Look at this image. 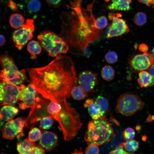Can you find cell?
Segmentation results:
<instances>
[{
	"mask_svg": "<svg viewBox=\"0 0 154 154\" xmlns=\"http://www.w3.org/2000/svg\"><path fill=\"white\" fill-rule=\"evenodd\" d=\"M95 102L100 108L103 117L108 112L109 108V102L108 100L101 96H98L96 98Z\"/></svg>",
	"mask_w": 154,
	"mask_h": 154,
	"instance_id": "cell-25",
	"label": "cell"
},
{
	"mask_svg": "<svg viewBox=\"0 0 154 154\" xmlns=\"http://www.w3.org/2000/svg\"><path fill=\"white\" fill-rule=\"evenodd\" d=\"M131 0H113L107 6V9L111 10L127 11L131 9Z\"/></svg>",
	"mask_w": 154,
	"mask_h": 154,
	"instance_id": "cell-18",
	"label": "cell"
},
{
	"mask_svg": "<svg viewBox=\"0 0 154 154\" xmlns=\"http://www.w3.org/2000/svg\"><path fill=\"white\" fill-rule=\"evenodd\" d=\"M62 0H45L48 4L54 8L58 7L60 5Z\"/></svg>",
	"mask_w": 154,
	"mask_h": 154,
	"instance_id": "cell-37",
	"label": "cell"
},
{
	"mask_svg": "<svg viewBox=\"0 0 154 154\" xmlns=\"http://www.w3.org/2000/svg\"><path fill=\"white\" fill-rule=\"evenodd\" d=\"M37 38L41 46L52 57H58L66 53L69 49L66 41L52 32L44 31L40 33Z\"/></svg>",
	"mask_w": 154,
	"mask_h": 154,
	"instance_id": "cell-5",
	"label": "cell"
},
{
	"mask_svg": "<svg viewBox=\"0 0 154 154\" xmlns=\"http://www.w3.org/2000/svg\"><path fill=\"white\" fill-rule=\"evenodd\" d=\"M34 29L33 20L28 19L21 27L14 31L13 39L15 46L19 50H21L32 38Z\"/></svg>",
	"mask_w": 154,
	"mask_h": 154,
	"instance_id": "cell-9",
	"label": "cell"
},
{
	"mask_svg": "<svg viewBox=\"0 0 154 154\" xmlns=\"http://www.w3.org/2000/svg\"><path fill=\"white\" fill-rule=\"evenodd\" d=\"M100 150L98 145L94 144H88L86 148L85 154H99Z\"/></svg>",
	"mask_w": 154,
	"mask_h": 154,
	"instance_id": "cell-34",
	"label": "cell"
},
{
	"mask_svg": "<svg viewBox=\"0 0 154 154\" xmlns=\"http://www.w3.org/2000/svg\"><path fill=\"white\" fill-rule=\"evenodd\" d=\"M123 135L125 140H128L133 139L135 136V131L133 128L128 127L123 131Z\"/></svg>",
	"mask_w": 154,
	"mask_h": 154,
	"instance_id": "cell-33",
	"label": "cell"
},
{
	"mask_svg": "<svg viewBox=\"0 0 154 154\" xmlns=\"http://www.w3.org/2000/svg\"><path fill=\"white\" fill-rule=\"evenodd\" d=\"M21 90L20 86L1 81L0 84V105H14L19 99Z\"/></svg>",
	"mask_w": 154,
	"mask_h": 154,
	"instance_id": "cell-8",
	"label": "cell"
},
{
	"mask_svg": "<svg viewBox=\"0 0 154 154\" xmlns=\"http://www.w3.org/2000/svg\"><path fill=\"white\" fill-rule=\"evenodd\" d=\"M36 145L35 142L30 141L27 138L17 143L16 148L19 154H29Z\"/></svg>",
	"mask_w": 154,
	"mask_h": 154,
	"instance_id": "cell-19",
	"label": "cell"
},
{
	"mask_svg": "<svg viewBox=\"0 0 154 154\" xmlns=\"http://www.w3.org/2000/svg\"><path fill=\"white\" fill-rule=\"evenodd\" d=\"M53 118L50 116L43 117L40 120V127L44 129H49L53 124Z\"/></svg>",
	"mask_w": 154,
	"mask_h": 154,
	"instance_id": "cell-30",
	"label": "cell"
},
{
	"mask_svg": "<svg viewBox=\"0 0 154 154\" xmlns=\"http://www.w3.org/2000/svg\"><path fill=\"white\" fill-rule=\"evenodd\" d=\"M25 19L23 16L18 13H14L10 16L9 22L11 26L16 29L21 27L25 23Z\"/></svg>",
	"mask_w": 154,
	"mask_h": 154,
	"instance_id": "cell-21",
	"label": "cell"
},
{
	"mask_svg": "<svg viewBox=\"0 0 154 154\" xmlns=\"http://www.w3.org/2000/svg\"><path fill=\"white\" fill-rule=\"evenodd\" d=\"M151 54L154 58V46L153 47L151 50Z\"/></svg>",
	"mask_w": 154,
	"mask_h": 154,
	"instance_id": "cell-43",
	"label": "cell"
},
{
	"mask_svg": "<svg viewBox=\"0 0 154 154\" xmlns=\"http://www.w3.org/2000/svg\"><path fill=\"white\" fill-rule=\"evenodd\" d=\"M26 124V118L24 117L10 120L1 129L2 137L5 139L12 140L16 136L19 138L23 136V128Z\"/></svg>",
	"mask_w": 154,
	"mask_h": 154,
	"instance_id": "cell-10",
	"label": "cell"
},
{
	"mask_svg": "<svg viewBox=\"0 0 154 154\" xmlns=\"http://www.w3.org/2000/svg\"><path fill=\"white\" fill-rule=\"evenodd\" d=\"M121 16L119 13L110 14L108 15L109 19L112 22L106 36L107 38L118 37L129 31L125 21L120 18Z\"/></svg>",
	"mask_w": 154,
	"mask_h": 154,
	"instance_id": "cell-11",
	"label": "cell"
},
{
	"mask_svg": "<svg viewBox=\"0 0 154 154\" xmlns=\"http://www.w3.org/2000/svg\"><path fill=\"white\" fill-rule=\"evenodd\" d=\"M71 95L75 100H81L87 96L86 93L80 86H74L71 91Z\"/></svg>",
	"mask_w": 154,
	"mask_h": 154,
	"instance_id": "cell-24",
	"label": "cell"
},
{
	"mask_svg": "<svg viewBox=\"0 0 154 154\" xmlns=\"http://www.w3.org/2000/svg\"><path fill=\"white\" fill-rule=\"evenodd\" d=\"M61 109L55 119L59 124L64 139L69 141L72 139L81 127L82 123L76 110L67 102L66 99L59 101Z\"/></svg>",
	"mask_w": 154,
	"mask_h": 154,
	"instance_id": "cell-3",
	"label": "cell"
},
{
	"mask_svg": "<svg viewBox=\"0 0 154 154\" xmlns=\"http://www.w3.org/2000/svg\"><path fill=\"white\" fill-rule=\"evenodd\" d=\"M94 24L95 28L97 29L101 30L107 27L108 22L106 17L103 15L95 19Z\"/></svg>",
	"mask_w": 154,
	"mask_h": 154,
	"instance_id": "cell-27",
	"label": "cell"
},
{
	"mask_svg": "<svg viewBox=\"0 0 154 154\" xmlns=\"http://www.w3.org/2000/svg\"></svg>",
	"mask_w": 154,
	"mask_h": 154,
	"instance_id": "cell-45",
	"label": "cell"
},
{
	"mask_svg": "<svg viewBox=\"0 0 154 154\" xmlns=\"http://www.w3.org/2000/svg\"><path fill=\"white\" fill-rule=\"evenodd\" d=\"M28 51L32 56V59H35V55L40 54L42 48L40 45L37 41L32 40L30 41L27 46Z\"/></svg>",
	"mask_w": 154,
	"mask_h": 154,
	"instance_id": "cell-23",
	"label": "cell"
},
{
	"mask_svg": "<svg viewBox=\"0 0 154 154\" xmlns=\"http://www.w3.org/2000/svg\"><path fill=\"white\" fill-rule=\"evenodd\" d=\"M78 83L86 92L94 91L98 82L97 74L91 71H81L77 76Z\"/></svg>",
	"mask_w": 154,
	"mask_h": 154,
	"instance_id": "cell-13",
	"label": "cell"
},
{
	"mask_svg": "<svg viewBox=\"0 0 154 154\" xmlns=\"http://www.w3.org/2000/svg\"><path fill=\"white\" fill-rule=\"evenodd\" d=\"M149 72L152 77V81L150 86L154 85V64L149 69Z\"/></svg>",
	"mask_w": 154,
	"mask_h": 154,
	"instance_id": "cell-38",
	"label": "cell"
},
{
	"mask_svg": "<svg viewBox=\"0 0 154 154\" xmlns=\"http://www.w3.org/2000/svg\"><path fill=\"white\" fill-rule=\"evenodd\" d=\"M27 70L31 83L43 98L50 101L69 98L78 84L74 62L68 56L60 55L44 66Z\"/></svg>",
	"mask_w": 154,
	"mask_h": 154,
	"instance_id": "cell-1",
	"label": "cell"
},
{
	"mask_svg": "<svg viewBox=\"0 0 154 154\" xmlns=\"http://www.w3.org/2000/svg\"><path fill=\"white\" fill-rule=\"evenodd\" d=\"M20 86L21 90L19 100L21 102L18 103L20 108L22 110L29 108H31L36 101L39 93L31 83L27 87L22 84Z\"/></svg>",
	"mask_w": 154,
	"mask_h": 154,
	"instance_id": "cell-12",
	"label": "cell"
},
{
	"mask_svg": "<svg viewBox=\"0 0 154 154\" xmlns=\"http://www.w3.org/2000/svg\"><path fill=\"white\" fill-rule=\"evenodd\" d=\"M144 105L138 95L127 92L121 95L118 99L115 111L124 116H130L142 109Z\"/></svg>",
	"mask_w": 154,
	"mask_h": 154,
	"instance_id": "cell-7",
	"label": "cell"
},
{
	"mask_svg": "<svg viewBox=\"0 0 154 154\" xmlns=\"http://www.w3.org/2000/svg\"><path fill=\"white\" fill-rule=\"evenodd\" d=\"M0 45L1 46H3L5 44L6 42L5 38L3 35H0Z\"/></svg>",
	"mask_w": 154,
	"mask_h": 154,
	"instance_id": "cell-41",
	"label": "cell"
},
{
	"mask_svg": "<svg viewBox=\"0 0 154 154\" xmlns=\"http://www.w3.org/2000/svg\"><path fill=\"white\" fill-rule=\"evenodd\" d=\"M133 21L138 26L143 25L147 21L146 15L142 12H137L134 16Z\"/></svg>",
	"mask_w": 154,
	"mask_h": 154,
	"instance_id": "cell-28",
	"label": "cell"
},
{
	"mask_svg": "<svg viewBox=\"0 0 154 154\" xmlns=\"http://www.w3.org/2000/svg\"><path fill=\"white\" fill-rule=\"evenodd\" d=\"M151 81L152 77L149 72L145 70L141 71L139 72L137 81L140 87L150 86Z\"/></svg>",
	"mask_w": 154,
	"mask_h": 154,
	"instance_id": "cell-20",
	"label": "cell"
},
{
	"mask_svg": "<svg viewBox=\"0 0 154 154\" xmlns=\"http://www.w3.org/2000/svg\"><path fill=\"white\" fill-rule=\"evenodd\" d=\"M76 9L78 18L76 21H73L68 30H66L64 37L72 49L81 52L89 44L100 38L102 33L101 30L95 28V19L92 15L90 18H86L82 14L80 8Z\"/></svg>",
	"mask_w": 154,
	"mask_h": 154,
	"instance_id": "cell-2",
	"label": "cell"
},
{
	"mask_svg": "<svg viewBox=\"0 0 154 154\" xmlns=\"http://www.w3.org/2000/svg\"><path fill=\"white\" fill-rule=\"evenodd\" d=\"M27 7L29 11L37 12L40 9L41 4L38 0H29L27 3Z\"/></svg>",
	"mask_w": 154,
	"mask_h": 154,
	"instance_id": "cell-31",
	"label": "cell"
},
{
	"mask_svg": "<svg viewBox=\"0 0 154 154\" xmlns=\"http://www.w3.org/2000/svg\"><path fill=\"white\" fill-rule=\"evenodd\" d=\"M41 135L40 130L38 128L34 127L29 131L28 138L30 141L35 142L40 139Z\"/></svg>",
	"mask_w": 154,
	"mask_h": 154,
	"instance_id": "cell-29",
	"label": "cell"
},
{
	"mask_svg": "<svg viewBox=\"0 0 154 154\" xmlns=\"http://www.w3.org/2000/svg\"><path fill=\"white\" fill-rule=\"evenodd\" d=\"M139 2L149 6L150 4H152L153 0H138Z\"/></svg>",
	"mask_w": 154,
	"mask_h": 154,
	"instance_id": "cell-40",
	"label": "cell"
},
{
	"mask_svg": "<svg viewBox=\"0 0 154 154\" xmlns=\"http://www.w3.org/2000/svg\"><path fill=\"white\" fill-rule=\"evenodd\" d=\"M71 154H84L81 151V150H77L76 149L75 150L73 151Z\"/></svg>",
	"mask_w": 154,
	"mask_h": 154,
	"instance_id": "cell-42",
	"label": "cell"
},
{
	"mask_svg": "<svg viewBox=\"0 0 154 154\" xmlns=\"http://www.w3.org/2000/svg\"><path fill=\"white\" fill-rule=\"evenodd\" d=\"M121 144L115 149L110 151L108 154H131L125 150Z\"/></svg>",
	"mask_w": 154,
	"mask_h": 154,
	"instance_id": "cell-35",
	"label": "cell"
},
{
	"mask_svg": "<svg viewBox=\"0 0 154 154\" xmlns=\"http://www.w3.org/2000/svg\"><path fill=\"white\" fill-rule=\"evenodd\" d=\"M41 129L42 135L39 140L38 145L45 151H50L57 145L58 140V137L52 132Z\"/></svg>",
	"mask_w": 154,
	"mask_h": 154,
	"instance_id": "cell-15",
	"label": "cell"
},
{
	"mask_svg": "<svg viewBox=\"0 0 154 154\" xmlns=\"http://www.w3.org/2000/svg\"><path fill=\"white\" fill-rule=\"evenodd\" d=\"M105 58L107 62L110 64L115 63L118 60V56L117 53L113 51L107 52L105 55Z\"/></svg>",
	"mask_w": 154,
	"mask_h": 154,
	"instance_id": "cell-32",
	"label": "cell"
},
{
	"mask_svg": "<svg viewBox=\"0 0 154 154\" xmlns=\"http://www.w3.org/2000/svg\"><path fill=\"white\" fill-rule=\"evenodd\" d=\"M116 136L111 124L104 116L89 122L84 138L88 145L99 146L109 143Z\"/></svg>",
	"mask_w": 154,
	"mask_h": 154,
	"instance_id": "cell-4",
	"label": "cell"
},
{
	"mask_svg": "<svg viewBox=\"0 0 154 154\" xmlns=\"http://www.w3.org/2000/svg\"><path fill=\"white\" fill-rule=\"evenodd\" d=\"M152 4H153V8L154 9V0H153Z\"/></svg>",
	"mask_w": 154,
	"mask_h": 154,
	"instance_id": "cell-44",
	"label": "cell"
},
{
	"mask_svg": "<svg viewBox=\"0 0 154 154\" xmlns=\"http://www.w3.org/2000/svg\"><path fill=\"white\" fill-rule=\"evenodd\" d=\"M102 77L104 80L109 81L114 78L115 72L113 68L109 65L103 66L101 71Z\"/></svg>",
	"mask_w": 154,
	"mask_h": 154,
	"instance_id": "cell-22",
	"label": "cell"
},
{
	"mask_svg": "<svg viewBox=\"0 0 154 154\" xmlns=\"http://www.w3.org/2000/svg\"><path fill=\"white\" fill-rule=\"evenodd\" d=\"M139 49L141 52L145 53L147 52L148 50V47L146 44L142 43L139 45Z\"/></svg>",
	"mask_w": 154,
	"mask_h": 154,
	"instance_id": "cell-39",
	"label": "cell"
},
{
	"mask_svg": "<svg viewBox=\"0 0 154 154\" xmlns=\"http://www.w3.org/2000/svg\"><path fill=\"white\" fill-rule=\"evenodd\" d=\"M0 62L3 68L0 73L1 81L9 82L16 85L22 84L26 81L25 70H19L13 60L8 56L2 55Z\"/></svg>",
	"mask_w": 154,
	"mask_h": 154,
	"instance_id": "cell-6",
	"label": "cell"
},
{
	"mask_svg": "<svg viewBox=\"0 0 154 154\" xmlns=\"http://www.w3.org/2000/svg\"><path fill=\"white\" fill-rule=\"evenodd\" d=\"M19 109L12 106L6 105L4 106L0 111L1 125H3L4 122L8 121L16 116L19 112Z\"/></svg>",
	"mask_w": 154,
	"mask_h": 154,
	"instance_id": "cell-17",
	"label": "cell"
},
{
	"mask_svg": "<svg viewBox=\"0 0 154 154\" xmlns=\"http://www.w3.org/2000/svg\"><path fill=\"white\" fill-rule=\"evenodd\" d=\"M29 154H46L45 151L39 145H36Z\"/></svg>",
	"mask_w": 154,
	"mask_h": 154,
	"instance_id": "cell-36",
	"label": "cell"
},
{
	"mask_svg": "<svg viewBox=\"0 0 154 154\" xmlns=\"http://www.w3.org/2000/svg\"><path fill=\"white\" fill-rule=\"evenodd\" d=\"M121 144L125 150L131 152L137 151L139 147V142L133 139L127 140L125 142Z\"/></svg>",
	"mask_w": 154,
	"mask_h": 154,
	"instance_id": "cell-26",
	"label": "cell"
},
{
	"mask_svg": "<svg viewBox=\"0 0 154 154\" xmlns=\"http://www.w3.org/2000/svg\"><path fill=\"white\" fill-rule=\"evenodd\" d=\"M154 64V58L152 54L147 52L134 56L130 61L133 69L136 71L149 69Z\"/></svg>",
	"mask_w": 154,
	"mask_h": 154,
	"instance_id": "cell-14",
	"label": "cell"
},
{
	"mask_svg": "<svg viewBox=\"0 0 154 154\" xmlns=\"http://www.w3.org/2000/svg\"><path fill=\"white\" fill-rule=\"evenodd\" d=\"M84 106L85 108H87L89 113L92 119H98L103 117L100 108L93 99H87Z\"/></svg>",
	"mask_w": 154,
	"mask_h": 154,
	"instance_id": "cell-16",
	"label": "cell"
}]
</instances>
